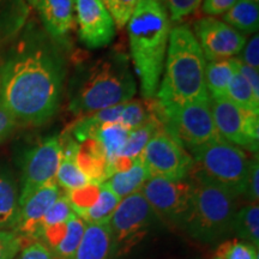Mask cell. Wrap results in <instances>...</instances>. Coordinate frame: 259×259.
Listing matches in <instances>:
<instances>
[{
	"mask_svg": "<svg viewBox=\"0 0 259 259\" xmlns=\"http://www.w3.org/2000/svg\"><path fill=\"white\" fill-rule=\"evenodd\" d=\"M64 77L63 57L50 38L25 31L0 59V107L17 124H45L59 108Z\"/></svg>",
	"mask_w": 259,
	"mask_h": 259,
	"instance_id": "cell-1",
	"label": "cell"
},
{
	"mask_svg": "<svg viewBox=\"0 0 259 259\" xmlns=\"http://www.w3.org/2000/svg\"><path fill=\"white\" fill-rule=\"evenodd\" d=\"M130 52L145 100L156 97L170 32V19L157 0H141L127 22Z\"/></svg>",
	"mask_w": 259,
	"mask_h": 259,
	"instance_id": "cell-2",
	"label": "cell"
},
{
	"mask_svg": "<svg viewBox=\"0 0 259 259\" xmlns=\"http://www.w3.org/2000/svg\"><path fill=\"white\" fill-rule=\"evenodd\" d=\"M205 67L206 60L193 31L186 25L170 29L163 72L155 97L158 105L209 101Z\"/></svg>",
	"mask_w": 259,
	"mask_h": 259,
	"instance_id": "cell-3",
	"label": "cell"
},
{
	"mask_svg": "<svg viewBox=\"0 0 259 259\" xmlns=\"http://www.w3.org/2000/svg\"><path fill=\"white\" fill-rule=\"evenodd\" d=\"M136 93L137 83L128 57L113 52L83 71L71 94L69 109L74 115H89L127 102Z\"/></svg>",
	"mask_w": 259,
	"mask_h": 259,
	"instance_id": "cell-4",
	"label": "cell"
},
{
	"mask_svg": "<svg viewBox=\"0 0 259 259\" xmlns=\"http://www.w3.org/2000/svg\"><path fill=\"white\" fill-rule=\"evenodd\" d=\"M189 180L192 184V204L184 228L196 240L215 244L233 232L236 197L208 181Z\"/></svg>",
	"mask_w": 259,
	"mask_h": 259,
	"instance_id": "cell-5",
	"label": "cell"
},
{
	"mask_svg": "<svg viewBox=\"0 0 259 259\" xmlns=\"http://www.w3.org/2000/svg\"><path fill=\"white\" fill-rule=\"evenodd\" d=\"M190 154L193 166L189 178L208 181L235 197L244 194L251 160L241 148L219 138Z\"/></svg>",
	"mask_w": 259,
	"mask_h": 259,
	"instance_id": "cell-6",
	"label": "cell"
},
{
	"mask_svg": "<svg viewBox=\"0 0 259 259\" xmlns=\"http://www.w3.org/2000/svg\"><path fill=\"white\" fill-rule=\"evenodd\" d=\"M156 107L164 130L186 150L191 151L222 138L213 122L210 100L167 106L158 105L156 101Z\"/></svg>",
	"mask_w": 259,
	"mask_h": 259,
	"instance_id": "cell-7",
	"label": "cell"
},
{
	"mask_svg": "<svg viewBox=\"0 0 259 259\" xmlns=\"http://www.w3.org/2000/svg\"><path fill=\"white\" fill-rule=\"evenodd\" d=\"M156 220V215L141 191L122 198L109 220L112 253H127L148 234Z\"/></svg>",
	"mask_w": 259,
	"mask_h": 259,
	"instance_id": "cell-8",
	"label": "cell"
},
{
	"mask_svg": "<svg viewBox=\"0 0 259 259\" xmlns=\"http://www.w3.org/2000/svg\"><path fill=\"white\" fill-rule=\"evenodd\" d=\"M141 192L157 220L184 228L192 204V184L189 178L183 180L149 178Z\"/></svg>",
	"mask_w": 259,
	"mask_h": 259,
	"instance_id": "cell-9",
	"label": "cell"
},
{
	"mask_svg": "<svg viewBox=\"0 0 259 259\" xmlns=\"http://www.w3.org/2000/svg\"><path fill=\"white\" fill-rule=\"evenodd\" d=\"M141 160L150 178L187 179L193 166L191 154L161 126L145 145Z\"/></svg>",
	"mask_w": 259,
	"mask_h": 259,
	"instance_id": "cell-10",
	"label": "cell"
},
{
	"mask_svg": "<svg viewBox=\"0 0 259 259\" xmlns=\"http://www.w3.org/2000/svg\"><path fill=\"white\" fill-rule=\"evenodd\" d=\"M210 108L219 135L236 147L258 153L259 114L244 111L226 96L210 97Z\"/></svg>",
	"mask_w": 259,
	"mask_h": 259,
	"instance_id": "cell-11",
	"label": "cell"
},
{
	"mask_svg": "<svg viewBox=\"0 0 259 259\" xmlns=\"http://www.w3.org/2000/svg\"><path fill=\"white\" fill-rule=\"evenodd\" d=\"M61 160L59 136H51L25 153L22 166L19 205L42 186L56 181Z\"/></svg>",
	"mask_w": 259,
	"mask_h": 259,
	"instance_id": "cell-12",
	"label": "cell"
},
{
	"mask_svg": "<svg viewBox=\"0 0 259 259\" xmlns=\"http://www.w3.org/2000/svg\"><path fill=\"white\" fill-rule=\"evenodd\" d=\"M193 34L206 61L234 58L246 44L241 32L213 17H204L196 22Z\"/></svg>",
	"mask_w": 259,
	"mask_h": 259,
	"instance_id": "cell-13",
	"label": "cell"
},
{
	"mask_svg": "<svg viewBox=\"0 0 259 259\" xmlns=\"http://www.w3.org/2000/svg\"><path fill=\"white\" fill-rule=\"evenodd\" d=\"M78 36L89 50L108 46L115 36V23L101 0H74Z\"/></svg>",
	"mask_w": 259,
	"mask_h": 259,
	"instance_id": "cell-14",
	"label": "cell"
},
{
	"mask_svg": "<svg viewBox=\"0 0 259 259\" xmlns=\"http://www.w3.org/2000/svg\"><path fill=\"white\" fill-rule=\"evenodd\" d=\"M60 193V187L56 181H53L38 189L19 205L17 222L11 232L18 236L23 247L31 242L38 241L45 215Z\"/></svg>",
	"mask_w": 259,
	"mask_h": 259,
	"instance_id": "cell-15",
	"label": "cell"
},
{
	"mask_svg": "<svg viewBox=\"0 0 259 259\" xmlns=\"http://www.w3.org/2000/svg\"><path fill=\"white\" fill-rule=\"evenodd\" d=\"M66 193L73 212L87 225L109 222L121 200L105 183H92L83 189Z\"/></svg>",
	"mask_w": 259,
	"mask_h": 259,
	"instance_id": "cell-16",
	"label": "cell"
},
{
	"mask_svg": "<svg viewBox=\"0 0 259 259\" xmlns=\"http://www.w3.org/2000/svg\"><path fill=\"white\" fill-rule=\"evenodd\" d=\"M85 228L87 223L73 213L63 225L42 232L38 242L46 246L56 259H72Z\"/></svg>",
	"mask_w": 259,
	"mask_h": 259,
	"instance_id": "cell-17",
	"label": "cell"
},
{
	"mask_svg": "<svg viewBox=\"0 0 259 259\" xmlns=\"http://www.w3.org/2000/svg\"><path fill=\"white\" fill-rule=\"evenodd\" d=\"M38 15L48 35L64 42L74 24V0H37Z\"/></svg>",
	"mask_w": 259,
	"mask_h": 259,
	"instance_id": "cell-18",
	"label": "cell"
},
{
	"mask_svg": "<svg viewBox=\"0 0 259 259\" xmlns=\"http://www.w3.org/2000/svg\"><path fill=\"white\" fill-rule=\"evenodd\" d=\"M60 141L61 160L56 176L57 185L71 192L92 184L78 163V142L73 137H60Z\"/></svg>",
	"mask_w": 259,
	"mask_h": 259,
	"instance_id": "cell-19",
	"label": "cell"
},
{
	"mask_svg": "<svg viewBox=\"0 0 259 259\" xmlns=\"http://www.w3.org/2000/svg\"><path fill=\"white\" fill-rule=\"evenodd\" d=\"M112 254V234L109 222L87 225L82 241L72 259H109Z\"/></svg>",
	"mask_w": 259,
	"mask_h": 259,
	"instance_id": "cell-20",
	"label": "cell"
},
{
	"mask_svg": "<svg viewBox=\"0 0 259 259\" xmlns=\"http://www.w3.org/2000/svg\"><path fill=\"white\" fill-rule=\"evenodd\" d=\"M130 131L120 122H109L100 127L93 137L102 148L108 163L109 177L114 174L115 164L120 157L121 150L127 141Z\"/></svg>",
	"mask_w": 259,
	"mask_h": 259,
	"instance_id": "cell-21",
	"label": "cell"
},
{
	"mask_svg": "<svg viewBox=\"0 0 259 259\" xmlns=\"http://www.w3.org/2000/svg\"><path fill=\"white\" fill-rule=\"evenodd\" d=\"M19 212V191L12 173L0 169V231L14 229Z\"/></svg>",
	"mask_w": 259,
	"mask_h": 259,
	"instance_id": "cell-22",
	"label": "cell"
},
{
	"mask_svg": "<svg viewBox=\"0 0 259 259\" xmlns=\"http://www.w3.org/2000/svg\"><path fill=\"white\" fill-rule=\"evenodd\" d=\"M149 173L141 158L132 162L125 169L115 171L105 181L107 186L118 196L119 199L141 191L149 179Z\"/></svg>",
	"mask_w": 259,
	"mask_h": 259,
	"instance_id": "cell-23",
	"label": "cell"
},
{
	"mask_svg": "<svg viewBox=\"0 0 259 259\" xmlns=\"http://www.w3.org/2000/svg\"><path fill=\"white\" fill-rule=\"evenodd\" d=\"M238 71V58L206 61L205 80L210 97L226 96L233 76Z\"/></svg>",
	"mask_w": 259,
	"mask_h": 259,
	"instance_id": "cell-24",
	"label": "cell"
},
{
	"mask_svg": "<svg viewBox=\"0 0 259 259\" xmlns=\"http://www.w3.org/2000/svg\"><path fill=\"white\" fill-rule=\"evenodd\" d=\"M222 19L241 34H253L259 28V4L253 0H238Z\"/></svg>",
	"mask_w": 259,
	"mask_h": 259,
	"instance_id": "cell-25",
	"label": "cell"
},
{
	"mask_svg": "<svg viewBox=\"0 0 259 259\" xmlns=\"http://www.w3.org/2000/svg\"><path fill=\"white\" fill-rule=\"evenodd\" d=\"M233 232L241 241L250 242L259 247V206L258 203H250L240 210H236Z\"/></svg>",
	"mask_w": 259,
	"mask_h": 259,
	"instance_id": "cell-26",
	"label": "cell"
},
{
	"mask_svg": "<svg viewBox=\"0 0 259 259\" xmlns=\"http://www.w3.org/2000/svg\"><path fill=\"white\" fill-rule=\"evenodd\" d=\"M157 116L156 111V100H145V101H139V100H130L124 103L122 112L119 122L128 130H134L141 127L151 121Z\"/></svg>",
	"mask_w": 259,
	"mask_h": 259,
	"instance_id": "cell-27",
	"label": "cell"
},
{
	"mask_svg": "<svg viewBox=\"0 0 259 259\" xmlns=\"http://www.w3.org/2000/svg\"><path fill=\"white\" fill-rule=\"evenodd\" d=\"M226 97L239 108L259 114V99L254 95L247 80L238 71L229 83Z\"/></svg>",
	"mask_w": 259,
	"mask_h": 259,
	"instance_id": "cell-28",
	"label": "cell"
},
{
	"mask_svg": "<svg viewBox=\"0 0 259 259\" xmlns=\"http://www.w3.org/2000/svg\"><path fill=\"white\" fill-rule=\"evenodd\" d=\"M73 209L71 206L70 199L67 197V193H60L56 202L52 204V206L48 209V211L45 215L44 221L41 226V234L46 229L53 228V227L63 225L73 215ZM41 236V235H40ZM40 240V239H38Z\"/></svg>",
	"mask_w": 259,
	"mask_h": 259,
	"instance_id": "cell-29",
	"label": "cell"
},
{
	"mask_svg": "<svg viewBox=\"0 0 259 259\" xmlns=\"http://www.w3.org/2000/svg\"><path fill=\"white\" fill-rule=\"evenodd\" d=\"M218 258L220 259H259L258 248L250 242L229 240L222 242L218 248Z\"/></svg>",
	"mask_w": 259,
	"mask_h": 259,
	"instance_id": "cell-30",
	"label": "cell"
},
{
	"mask_svg": "<svg viewBox=\"0 0 259 259\" xmlns=\"http://www.w3.org/2000/svg\"><path fill=\"white\" fill-rule=\"evenodd\" d=\"M116 27L124 28L141 0H101Z\"/></svg>",
	"mask_w": 259,
	"mask_h": 259,
	"instance_id": "cell-31",
	"label": "cell"
},
{
	"mask_svg": "<svg viewBox=\"0 0 259 259\" xmlns=\"http://www.w3.org/2000/svg\"><path fill=\"white\" fill-rule=\"evenodd\" d=\"M166 9L169 19L174 22L181 21L192 15L202 5L203 0H157Z\"/></svg>",
	"mask_w": 259,
	"mask_h": 259,
	"instance_id": "cell-32",
	"label": "cell"
},
{
	"mask_svg": "<svg viewBox=\"0 0 259 259\" xmlns=\"http://www.w3.org/2000/svg\"><path fill=\"white\" fill-rule=\"evenodd\" d=\"M22 248V241L14 232L0 231V259H15Z\"/></svg>",
	"mask_w": 259,
	"mask_h": 259,
	"instance_id": "cell-33",
	"label": "cell"
},
{
	"mask_svg": "<svg viewBox=\"0 0 259 259\" xmlns=\"http://www.w3.org/2000/svg\"><path fill=\"white\" fill-rule=\"evenodd\" d=\"M242 196L250 203H258L259 199V163L258 158L251 160L248 168L247 180H246L245 191Z\"/></svg>",
	"mask_w": 259,
	"mask_h": 259,
	"instance_id": "cell-34",
	"label": "cell"
},
{
	"mask_svg": "<svg viewBox=\"0 0 259 259\" xmlns=\"http://www.w3.org/2000/svg\"><path fill=\"white\" fill-rule=\"evenodd\" d=\"M15 259H56L51 251L41 242L35 241L24 246Z\"/></svg>",
	"mask_w": 259,
	"mask_h": 259,
	"instance_id": "cell-35",
	"label": "cell"
},
{
	"mask_svg": "<svg viewBox=\"0 0 259 259\" xmlns=\"http://www.w3.org/2000/svg\"><path fill=\"white\" fill-rule=\"evenodd\" d=\"M241 57L239 58L242 63H245L248 66L258 70L259 67V36L257 34L251 37V40L245 44L242 48Z\"/></svg>",
	"mask_w": 259,
	"mask_h": 259,
	"instance_id": "cell-36",
	"label": "cell"
},
{
	"mask_svg": "<svg viewBox=\"0 0 259 259\" xmlns=\"http://www.w3.org/2000/svg\"><path fill=\"white\" fill-rule=\"evenodd\" d=\"M238 0H203L202 10L208 17L225 15Z\"/></svg>",
	"mask_w": 259,
	"mask_h": 259,
	"instance_id": "cell-37",
	"label": "cell"
},
{
	"mask_svg": "<svg viewBox=\"0 0 259 259\" xmlns=\"http://www.w3.org/2000/svg\"><path fill=\"white\" fill-rule=\"evenodd\" d=\"M238 72L244 76V78L247 80L248 84L251 85L252 90H253L254 95L259 99V73L258 70L253 69V67L248 66L245 63L238 58Z\"/></svg>",
	"mask_w": 259,
	"mask_h": 259,
	"instance_id": "cell-38",
	"label": "cell"
},
{
	"mask_svg": "<svg viewBox=\"0 0 259 259\" xmlns=\"http://www.w3.org/2000/svg\"><path fill=\"white\" fill-rule=\"evenodd\" d=\"M16 126H17V122H16L15 119L5 109L0 107V143L11 136L12 132L15 131Z\"/></svg>",
	"mask_w": 259,
	"mask_h": 259,
	"instance_id": "cell-39",
	"label": "cell"
},
{
	"mask_svg": "<svg viewBox=\"0 0 259 259\" xmlns=\"http://www.w3.org/2000/svg\"><path fill=\"white\" fill-rule=\"evenodd\" d=\"M29 2H30V3H31V4H34V5H35V3H36V2H37V0H29Z\"/></svg>",
	"mask_w": 259,
	"mask_h": 259,
	"instance_id": "cell-40",
	"label": "cell"
},
{
	"mask_svg": "<svg viewBox=\"0 0 259 259\" xmlns=\"http://www.w3.org/2000/svg\"><path fill=\"white\" fill-rule=\"evenodd\" d=\"M253 2H257V3H258V2H259V0H253Z\"/></svg>",
	"mask_w": 259,
	"mask_h": 259,
	"instance_id": "cell-41",
	"label": "cell"
},
{
	"mask_svg": "<svg viewBox=\"0 0 259 259\" xmlns=\"http://www.w3.org/2000/svg\"><path fill=\"white\" fill-rule=\"evenodd\" d=\"M3 2H4V0H0V3H3Z\"/></svg>",
	"mask_w": 259,
	"mask_h": 259,
	"instance_id": "cell-42",
	"label": "cell"
},
{
	"mask_svg": "<svg viewBox=\"0 0 259 259\" xmlns=\"http://www.w3.org/2000/svg\"><path fill=\"white\" fill-rule=\"evenodd\" d=\"M215 259H220V258H215Z\"/></svg>",
	"mask_w": 259,
	"mask_h": 259,
	"instance_id": "cell-43",
	"label": "cell"
}]
</instances>
